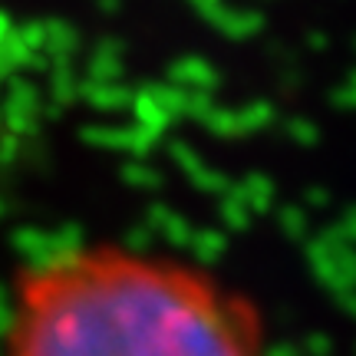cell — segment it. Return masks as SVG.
I'll return each instance as SVG.
<instances>
[{
    "mask_svg": "<svg viewBox=\"0 0 356 356\" xmlns=\"http://www.w3.org/2000/svg\"><path fill=\"white\" fill-rule=\"evenodd\" d=\"M139 92H145L172 122L181 119V115H188V89L175 86V83H168V79L165 83H145V86H139Z\"/></svg>",
    "mask_w": 356,
    "mask_h": 356,
    "instance_id": "4fadbf2b",
    "label": "cell"
},
{
    "mask_svg": "<svg viewBox=\"0 0 356 356\" xmlns=\"http://www.w3.org/2000/svg\"><path fill=\"white\" fill-rule=\"evenodd\" d=\"M17 30H20V37H24L30 53H47V20H26Z\"/></svg>",
    "mask_w": 356,
    "mask_h": 356,
    "instance_id": "4316f807",
    "label": "cell"
},
{
    "mask_svg": "<svg viewBox=\"0 0 356 356\" xmlns=\"http://www.w3.org/2000/svg\"><path fill=\"white\" fill-rule=\"evenodd\" d=\"M96 10L106 17H115V13H122V0H96Z\"/></svg>",
    "mask_w": 356,
    "mask_h": 356,
    "instance_id": "d590c367",
    "label": "cell"
},
{
    "mask_svg": "<svg viewBox=\"0 0 356 356\" xmlns=\"http://www.w3.org/2000/svg\"><path fill=\"white\" fill-rule=\"evenodd\" d=\"M284 132H287V139L297 142L300 149H314L320 142V126L314 119H307V115H291V119L284 122Z\"/></svg>",
    "mask_w": 356,
    "mask_h": 356,
    "instance_id": "7402d4cb",
    "label": "cell"
},
{
    "mask_svg": "<svg viewBox=\"0 0 356 356\" xmlns=\"http://www.w3.org/2000/svg\"><path fill=\"white\" fill-rule=\"evenodd\" d=\"M168 155H172V162H175L185 175H191V172H198V168L204 165L202 152H198L191 142H185V139H172V142H168Z\"/></svg>",
    "mask_w": 356,
    "mask_h": 356,
    "instance_id": "603a6c76",
    "label": "cell"
},
{
    "mask_svg": "<svg viewBox=\"0 0 356 356\" xmlns=\"http://www.w3.org/2000/svg\"><path fill=\"white\" fill-rule=\"evenodd\" d=\"M188 3L195 7V13H198L202 20H208V17H211V13H215L218 7L225 3V0H188Z\"/></svg>",
    "mask_w": 356,
    "mask_h": 356,
    "instance_id": "836d02e7",
    "label": "cell"
},
{
    "mask_svg": "<svg viewBox=\"0 0 356 356\" xmlns=\"http://www.w3.org/2000/svg\"><path fill=\"white\" fill-rule=\"evenodd\" d=\"M13 30H17V26H13V17L7 10H3V7H0V43H3V40L10 37Z\"/></svg>",
    "mask_w": 356,
    "mask_h": 356,
    "instance_id": "8d00e7d4",
    "label": "cell"
},
{
    "mask_svg": "<svg viewBox=\"0 0 356 356\" xmlns=\"http://www.w3.org/2000/svg\"><path fill=\"white\" fill-rule=\"evenodd\" d=\"M211 136H221V139H234V136H241V129H238V109H228V106H215L211 113L204 115L202 122Z\"/></svg>",
    "mask_w": 356,
    "mask_h": 356,
    "instance_id": "44dd1931",
    "label": "cell"
},
{
    "mask_svg": "<svg viewBox=\"0 0 356 356\" xmlns=\"http://www.w3.org/2000/svg\"><path fill=\"white\" fill-rule=\"evenodd\" d=\"M307 47L310 50H327L330 43H327V33L323 30H307Z\"/></svg>",
    "mask_w": 356,
    "mask_h": 356,
    "instance_id": "e575fe53",
    "label": "cell"
},
{
    "mask_svg": "<svg viewBox=\"0 0 356 356\" xmlns=\"http://www.w3.org/2000/svg\"><path fill=\"white\" fill-rule=\"evenodd\" d=\"M330 106H333V109H346V113H356V66L343 76V83H337V86H333Z\"/></svg>",
    "mask_w": 356,
    "mask_h": 356,
    "instance_id": "d4e9b609",
    "label": "cell"
},
{
    "mask_svg": "<svg viewBox=\"0 0 356 356\" xmlns=\"http://www.w3.org/2000/svg\"><path fill=\"white\" fill-rule=\"evenodd\" d=\"M218 218H221V225L234 234H241V231L251 228V208L244 204V198L238 195V185L225 195V198H218Z\"/></svg>",
    "mask_w": 356,
    "mask_h": 356,
    "instance_id": "9a60e30c",
    "label": "cell"
},
{
    "mask_svg": "<svg viewBox=\"0 0 356 356\" xmlns=\"http://www.w3.org/2000/svg\"><path fill=\"white\" fill-rule=\"evenodd\" d=\"M277 225L291 241H307V234H310V218L300 204H284L277 211Z\"/></svg>",
    "mask_w": 356,
    "mask_h": 356,
    "instance_id": "ffe728a7",
    "label": "cell"
},
{
    "mask_svg": "<svg viewBox=\"0 0 356 356\" xmlns=\"http://www.w3.org/2000/svg\"><path fill=\"white\" fill-rule=\"evenodd\" d=\"M188 181L198 191H202V195H211V198H225V195L234 188V181H231V178L221 172V168H211L208 162H204L198 172H191Z\"/></svg>",
    "mask_w": 356,
    "mask_h": 356,
    "instance_id": "ac0fdd59",
    "label": "cell"
},
{
    "mask_svg": "<svg viewBox=\"0 0 356 356\" xmlns=\"http://www.w3.org/2000/svg\"><path fill=\"white\" fill-rule=\"evenodd\" d=\"M24 152V145H20V139L17 136H0V165H10V162H17V155Z\"/></svg>",
    "mask_w": 356,
    "mask_h": 356,
    "instance_id": "f546056e",
    "label": "cell"
},
{
    "mask_svg": "<svg viewBox=\"0 0 356 356\" xmlns=\"http://www.w3.org/2000/svg\"><path fill=\"white\" fill-rule=\"evenodd\" d=\"M142 225H149L155 234H162L165 244L172 248H188L191 238H195V228H191V221L185 215H178L172 204L165 202H152L145 208V218H142Z\"/></svg>",
    "mask_w": 356,
    "mask_h": 356,
    "instance_id": "52a82bcc",
    "label": "cell"
},
{
    "mask_svg": "<svg viewBox=\"0 0 356 356\" xmlns=\"http://www.w3.org/2000/svg\"><path fill=\"white\" fill-rule=\"evenodd\" d=\"M3 126L17 139H33L43 126V96L40 89L24 76L7 79V96H3Z\"/></svg>",
    "mask_w": 356,
    "mask_h": 356,
    "instance_id": "3957f363",
    "label": "cell"
},
{
    "mask_svg": "<svg viewBox=\"0 0 356 356\" xmlns=\"http://www.w3.org/2000/svg\"><path fill=\"white\" fill-rule=\"evenodd\" d=\"M274 119H277V109H274V102H267V99H251L248 106L238 109V129H241V136H254V132L270 126Z\"/></svg>",
    "mask_w": 356,
    "mask_h": 356,
    "instance_id": "2e32d148",
    "label": "cell"
},
{
    "mask_svg": "<svg viewBox=\"0 0 356 356\" xmlns=\"http://www.w3.org/2000/svg\"><path fill=\"white\" fill-rule=\"evenodd\" d=\"M204 24H211L218 33H225L228 40H251L257 33H264V13L251 10V7H231V3H221Z\"/></svg>",
    "mask_w": 356,
    "mask_h": 356,
    "instance_id": "8992f818",
    "label": "cell"
},
{
    "mask_svg": "<svg viewBox=\"0 0 356 356\" xmlns=\"http://www.w3.org/2000/svg\"><path fill=\"white\" fill-rule=\"evenodd\" d=\"M333 228L340 231V234H343L350 244H356V204H350V208H346L343 215H340V221H337Z\"/></svg>",
    "mask_w": 356,
    "mask_h": 356,
    "instance_id": "4dcf8cb0",
    "label": "cell"
},
{
    "mask_svg": "<svg viewBox=\"0 0 356 356\" xmlns=\"http://www.w3.org/2000/svg\"><path fill=\"white\" fill-rule=\"evenodd\" d=\"M0 53H3V60L10 63V70H24L26 60H30V50H26L24 37H20V30H13L10 37L0 43Z\"/></svg>",
    "mask_w": 356,
    "mask_h": 356,
    "instance_id": "484cf974",
    "label": "cell"
},
{
    "mask_svg": "<svg viewBox=\"0 0 356 356\" xmlns=\"http://www.w3.org/2000/svg\"><path fill=\"white\" fill-rule=\"evenodd\" d=\"M24 70H33V73H53V56L50 53H30Z\"/></svg>",
    "mask_w": 356,
    "mask_h": 356,
    "instance_id": "d6a6232c",
    "label": "cell"
},
{
    "mask_svg": "<svg viewBox=\"0 0 356 356\" xmlns=\"http://www.w3.org/2000/svg\"><path fill=\"white\" fill-rule=\"evenodd\" d=\"M79 99L86 106H92L96 113H122V109H132L136 89L122 86V83H92V79H83L79 83Z\"/></svg>",
    "mask_w": 356,
    "mask_h": 356,
    "instance_id": "ba28073f",
    "label": "cell"
},
{
    "mask_svg": "<svg viewBox=\"0 0 356 356\" xmlns=\"http://www.w3.org/2000/svg\"><path fill=\"white\" fill-rule=\"evenodd\" d=\"M168 83L188 89V92H215L221 86V73L211 60H204L198 53H188V56H178L168 66Z\"/></svg>",
    "mask_w": 356,
    "mask_h": 356,
    "instance_id": "277c9868",
    "label": "cell"
},
{
    "mask_svg": "<svg viewBox=\"0 0 356 356\" xmlns=\"http://www.w3.org/2000/svg\"><path fill=\"white\" fill-rule=\"evenodd\" d=\"M119 175H122V181H126V185L142 188V191H155V188H162V185H165V175H162L159 168L139 162V159H129L126 165L119 168Z\"/></svg>",
    "mask_w": 356,
    "mask_h": 356,
    "instance_id": "e0dca14e",
    "label": "cell"
},
{
    "mask_svg": "<svg viewBox=\"0 0 356 356\" xmlns=\"http://www.w3.org/2000/svg\"><path fill=\"white\" fill-rule=\"evenodd\" d=\"M238 195L244 198V204L251 208V215H267L274 208V198H277V185L274 178L264 175V172H248V175L238 181Z\"/></svg>",
    "mask_w": 356,
    "mask_h": 356,
    "instance_id": "9c48e42d",
    "label": "cell"
},
{
    "mask_svg": "<svg viewBox=\"0 0 356 356\" xmlns=\"http://www.w3.org/2000/svg\"><path fill=\"white\" fill-rule=\"evenodd\" d=\"M7 211H10V204H7V202H3V198H0V218L7 215Z\"/></svg>",
    "mask_w": 356,
    "mask_h": 356,
    "instance_id": "f35d334b",
    "label": "cell"
},
{
    "mask_svg": "<svg viewBox=\"0 0 356 356\" xmlns=\"http://www.w3.org/2000/svg\"><path fill=\"white\" fill-rule=\"evenodd\" d=\"M126 73V40L102 37L86 60V79L92 83H119Z\"/></svg>",
    "mask_w": 356,
    "mask_h": 356,
    "instance_id": "5b68a950",
    "label": "cell"
},
{
    "mask_svg": "<svg viewBox=\"0 0 356 356\" xmlns=\"http://www.w3.org/2000/svg\"><path fill=\"white\" fill-rule=\"evenodd\" d=\"M79 73L73 60H53V73H50V102H56L60 109L79 102Z\"/></svg>",
    "mask_w": 356,
    "mask_h": 356,
    "instance_id": "8fae6325",
    "label": "cell"
},
{
    "mask_svg": "<svg viewBox=\"0 0 356 356\" xmlns=\"http://www.w3.org/2000/svg\"><path fill=\"white\" fill-rule=\"evenodd\" d=\"M43 119H47V122H60V119H63V109H60L56 102H43Z\"/></svg>",
    "mask_w": 356,
    "mask_h": 356,
    "instance_id": "74e56055",
    "label": "cell"
},
{
    "mask_svg": "<svg viewBox=\"0 0 356 356\" xmlns=\"http://www.w3.org/2000/svg\"><path fill=\"white\" fill-rule=\"evenodd\" d=\"M353 50H356V40H353Z\"/></svg>",
    "mask_w": 356,
    "mask_h": 356,
    "instance_id": "ab89813d",
    "label": "cell"
},
{
    "mask_svg": "<svg viewBox=\"0 0 356 356\" xmlns=\"http://www.w3.org/2000/svg\"><path fill=\"white\" fill-rule=\"evenodd\" d=\"M304 204L307 208H327V204H330V191L320 188V185H310V188L304 191Z\"/></svg>",
    "mask_w": 356,
    "mask_h": 356,
    "instance_id": "1f68e13d",
    "label": "cell"
},
{
    "mask_svg": "<svg viewBox=\"0 0 356 356\" xmlns=\"http://www.w3.org/2000/svg\"><path fill=\"white\" fill-rule=\"evenodd\" d=\"M17 304L10 356H267L251 300L122 251L26 270Z\"/></svg>",
    "mask_w": 356,
    "mask_h": 356,
    "instance_id": "6da1fadb",
    "label": "cell"
},
{
    "mask_svg": "<svg viewBox=\"0 0 356 356\" xmlns=\"http://www.w3.org/2000/svg\"><path fill=\"white\" fill-rule=\"evenodd\" d=\"M188 251L195 254L198 264H218L225 257V251H228V234L218 228H198L188 244Z\"/></svg>",
    "mask_w": 356,
    "mask_h": 356,
    "instance_id": "5bb4252c",
    "label": "cell"
},
{
    "mask_svg": "<svg viewBox=\"0 0 356 356\" xmlns=\"http://www.w3.org/2000/svg\"><path fill=\"white\" fill-rule=\"evenodd\" d=\"M159 142H162V136L159 132H152V129H142V126H132V159H145L149 152H155L159 149Z\"/></svg>",
    "mask_w": 356,
    "mask_h": 356,
    "instance_id": "83f0119b",
    "label": "cell"
},
{
    "mask_svg": "<svg viewBox=\"0 0 356 356\" xmlns=\"http://www.w3.org/2000/svg\"><path fill=\"white\" fill-rule=\"evenodd\" d=\"M83 47L79 30L66 17H50L47 20V53L53 60H73V53Z\"/></svg>",
    "mask_w": 356,
    "mask_h": 356,
    "instance_id": "7c38bea8",
    "label": "cell"
},
{
    "mask_svg": "<svg viewBox=\"0 0 356 356\" xmlns=\"http://www.w3.org/2000/svg\"><path fill=\"white\" fill-rule=\"evenodd\" d=\"M307 261L323 287L343 293L356 287V248L337 228L320 231L317 238L307 241Z\"/></svg>",
    "mask_w": 356,
    "mask_h": 356,
    "instance_id": "7a4b0ae2",
    "label": "cell"
},
{
    "mask_svg": "<svg viewBox=\"0 0 356 356\" xmlns=\"http://www.w3.org/2000/svg\"><path fill=\"white\" fill-rule=\"evenodd\" d=\"M155 238H159V234H155L149 225H142V221H139V225H132V228L126 231V238H122V244H126V254L129 257H145L149 251H152Z\"/></svg>",
    "mask_w": 356,
    "mask_h": 356,
    "instance_id": "cb8c5ba5",
    "label": "cell"
},
{
    "mask_svg": "<svg viewBox=\"0 0 356 356\" xmlns=\"http://www.w3.org/2000/svg\"><path fill=\"white\" fill-rule=\"evenodd\" d=\"M79 139L92 149H109V152L132 155V126H106V122H89L79 129Z\"/></svg>",
    "mask_w": 356,
    "mask_h": 356,
    "instance_id": "30bf717a",
    "label": "cell"
},
{
    "mask_svg": "<svg viewBox=\"0 0 356 356\" xmlns=\"http://www.w3.org/2000/svg\"><path fill=\"white\" fill-rule=\"evenodd\" d=\"M132 113H136V126L142 129H152V132H159V136H165V129L172 126V119H168L159 106H155L145 92H139L136 89V102H132Z\"/></svg>",
    "mask_w": 356,
    "mask_h": 356,
    "instance_id": "d6986e66",
    "label": "cell"
},
{
    "mask_svg": "<svg viewBox=\"0 0 356 356\" xmlns=\"http://www.w3.org/2000/svg\"><path fill=\"white\" fill-rule=\"evenodd\" d=\"M215 106V92H188V119H195V122H204V115Z\"/></svg>",
    "mask_w": 356,
    "mask_h": 356,
    "instance_id": "f1b7e54d",
    "label": "cell"
}]
</instances>
